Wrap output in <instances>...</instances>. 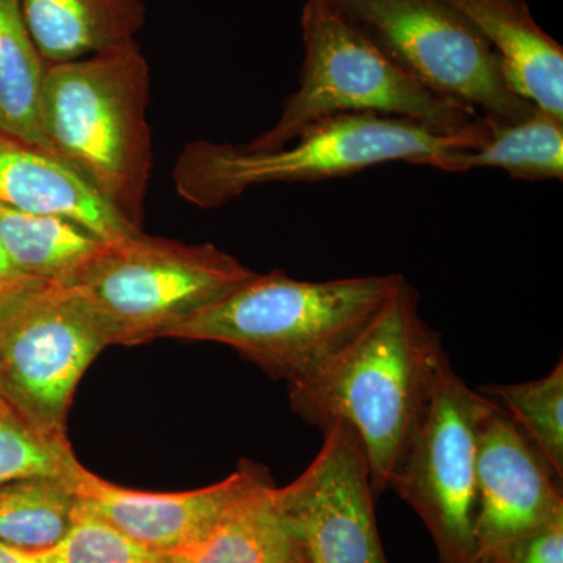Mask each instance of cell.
<instances>
[{"mask_svg":"<svg viewBox=\"0 0 563 563\" xmlns=\"http://www.w3.org/2000/svg\"><path fill=\"white\" fill-rule=\"evenodd\" d=\"M442 336L422 320L420 298L406 277L372 321L318 372L288 384L292 412L324 431L332 422L361 437L374 496L393 473L431 402Z\"/></svg>","mask_w":563,"mask_h":563,"instance_id":"6da1fadb","label":"cell"},{"mask_svg":"<svg viewBox=\"0 0 563 563\" xmlns=\"http://www.w3.org/2000/svg\"><path fill=\"white\" fill-rule=\"evenodd\" d=\"M150 65L139 43L49 63L40 98L47 150L141 229L152 168Z\"/></svg>","mask_w":563,"mask_h":563,"instance_id":"7a4b0ae2","label":"cell"},{"mask_svg":"<svg viewBox=\"0 0 563 563\" xmlns=\"http://www.w3.org/2000/svg\"><path fill=\"white\" fill-rule=\"evenodd\" d=\"M492 125L484 117L472 132L440 133L401 118L336 114L313 122L277 150L195 141L181 151L173 179L184 201L218 209L258 185L339 179L387 163L422 166L440 152L479 146Z\"/></svg>","mask_w":563,"mask_h":563,"instance_id":"3957f363","label":"cell"},{"mask_svg":"<svg viewBox=\"0 0 563 563\" xmlns=\"http://www.w3.org/2000/svg\"><path fill=\"white\" fill-rule=\"evenodd\" d=\"M402 274L310 282L261 274L169 333L228 344L274 379L310 376L373 320Z\"/></svg>","mask_w":563,"mask_h":563,"instance_id":"277c9868","label":"cell"},{"mask_svg":"<svg viewBox=\"0 0 563 563\" xmlns=\"http://www.w3.org/2000/svg\"><path fill=\"white\" fill-rule=\"evenodd\" d=\"M301 27L298 90L285 101L276 124L244 144L247 150H277L313 122L336 114L401 118L440 133L472 132L483 124L476 110L428 90L329 0H307Z\"/></svg>","mask_w":563,"mask_h":563,"instance_id":"5b68a950","label":"cell"},{"mask_svg":"<svg viewBox=\"0 0 563 563\" xmlns=\"http://www.w3.org/2000/svg\"><path fill=\"white\" fill-rule=\"evenodd\" d=\"M257 273L210 243L187 244L143 231L110 242L76 288L110 344L133 346L169 333Z\"/></svg>","mask_w":563,"mask_h":563,"instance_id":"8992f818","label":"cell"},{"mask_svg":"<svg viewBox=\"0 0 563 563\" xmlns=\"http://www.w3.org/2000/svg\"><path fill=\"white\" fill-rule=\"evenodd\" d=\"M107 346L76 288L27 279L0 296V395L52 439L68 440L74 391Z\"/></svg>","mask_w":563,"mask_h":563,"instance_id":"52a82bcc","label":"cell"},{"mask_svg":"<svg viewBox=\"0 0 563 563\" xmlns=\"http://www.w3.org/2000/svg\"><path fill=\"white\" fill-rule=\"evenodd\" d=\"M329 2L428 90L499 122L536 110L514 90L487 41L444 0Z\"/></svg>","mask_w":563,"mask_h":563,"instance_id":"ba28073f","label":"cell"},{"mask_svg":"<svg viewBox=\"0 0 563 563\" xmlns=\"http://www.w3.org/2000/svg\"><path fill=\"white\" fill-rule=\"evenodd\" d=\"M490 399L440 363L431 402L393 473L395 492L431 533L439 563H476L477 433Z\"/></svg>","mask_w":563,"mask_h":563,"instance_id":"9c48e42d","label":"cell"},{"mask_svg":"<svg viewBox=\"0 0 563 563\" xmlns=\"http://www.w3.org/2000/svg\"><path fill=\"white\" fill-rule=\"evenodd\" d=\"M306 472L277 496L303 563H388L374 514V493L361 437L344 422L322 431Z\"/></svg>","mask_w":563,"mask_h":563,"instance_id":"30bf717a","label":"cell"},{"mask_svg":"<svg viewBox=\"0 0 563 563\" xmlns=\"http://www.w3.org/2000/svg\"><path fill=\"white\" fill-rule=\"evenodd\" d=\"M562 479L490 399L477 433L476 563L563 515Z\"/></svg>","mask_w":563,"mask_h":563,"instance_id":"8fae6325","label":"cell"},{"mask_svg":"<svg viewBox=\"0 0 563 563\" xmlns=\"http://www.w3.org/2000/svg\"><path fill=\"white\" fill-rule=\"evenodd\" d=\"M269 481L266 468L247 461L221 483L180 493L131 490L103 481L79 462L70 472L81 506L136 542L165 554L199 542L235 504Z\"/></svg>","mask_w":563,"mask_h":563,"instance_id":"7c38bea8","label":"cell"},{"mask_svg":"<svg viewBox=\"0 0 563 563\" xmlns=\"http://www.w3.org/2000/svg\"><path fill=\"white\" fill-rule=\"evenodd\" d=\"M0 206L68 218L102 239L141 232L49 152L0 132Z\"/></svg>","mask_w":563,"mask_h":563,"instance_id":"4fadbf2b","label":"cell"},{"mask_svg":"<svg viewBox=\"0 0 563 563\" xmlns=\"http://www.w3.org/2000/svg\"><path fill=\"white\" fill-rule=\"evenodd\" d=\"M476 29L515 91L563 118V47L540 27L526 0H444Z\"/></svg>","mask_w":563,"mask_h":563,"instance_id":"5bb4252c","label":"cell"},{"mask_svg":"<svg viewBox=\"0 0 563 563\" xmlns=\"http://www.w3.org/2000/svg\"><path fill=\"white\" fill-rule=\"evenodd\" d=\"M22 16L47 63L88 57L135 43L143 0H20Z\"/></svg>","mask_w":563,"mask_h":563,"instance_id":"9a60e30c","label":"cell"},{"mask_svg":"<svg viewBox=\"0 0 563 563\" xmlns=\"http://www.w3.org/2000/svg\"><path fill=\"white\" fill-rule=\"evenodd\" d=\"M168 563H303L273 481L235 504L199 542L166 554Z\"/></svg>","mask_w":563,"mask_h":563,"instance_id":"2e32d148","label":"cell"},{"mask_svg":"<svg viewBox=\"0 0 563 563\" xmlns=\"http://www.w3.org/2000/svg\"><path fill=\"white\" fill-rule=\"evenodd\" d=\"M0 240L18 272L60 285L77 284L110 244L68 218L5 206H0Z\"/></svg>","mask_w":563,"mask_h":563,"instance_id":"e0dca14e","label":"cell"},{"mask_svg":"<svg viewBox=\"0 0 563 563\" xmlns=\"http://www.w3.org/2000/svg\"><path fill=\"white\" fill-rule=\"evenodd\" d=\"M492 121L490 136L479 146L440 152L422 166L444 173L496 168L514 179L562 180L563 118L536 109L521 121Z\"/></svg>","mask_w":563,"mask_h":563,"instance_id":"ac0fdd59","label":"cell"},{"mask_svg":"<svg viewBox=\"0 0 563 563\" xmlns=\"http://www.w3.org/2000/svg\"><path fill=\"white\" fill-rule=\"evenodd\" d=\"M47 65L33 43L20 0H0V132L49 152L40 128Z\"/></svg>","mask_w":563,"mask_h":563,"instance_id":"d6986e66","label":"cell"},{"mask_svg":"<svg viewBox=\"0 0 563 563\" xmlns=\"http://www.w3.org/2000/svg\"><path fill=\"white\" fill-rule=\"evenodd\" d=\"M77 507L70 473L0 483V543L25 551L51 550L68 533Z\"/></svg>","mask_w":563,"mask_h":563,"instance_id":"ffe728a7","label":"cell"},{"mask_svg":"<svg viewBox=\"0 0 563 563\" xmlns=\"http://www.w3.org/2000/svg\"><path fill=\"white\" fill-rule=\"evenodd\" d=\"M477 391L498 404L558 476L563 477L562 361L542 379L485 385Z\"/></svg>","mask_w":563,"mask_h":563,"instance_id":"44dd1931","label":"cell"},{"mask_svg":"<svg viewBox=\"0 0 563 563\" xmlns=\"http://www.w3.org/2000/svg\"><path fill=\"white\" fill-rule=\"evenodd\" d=\"M77 462L68 440L38 431L0 395V483L29 476H68Z\"/></svg>","mask_w":563,"mask_h":563,"instance_id":"7402d4cb","label":"cell"},{"mask_svg":"<svg viewBox=\"0 0 563 563\" xmlns=\"http://www.w3.org/2000/svg\"><path fill=\"white\" fill-rule=\"evenodd\" d=\"M44 555L47 563H168L80 503L68 533Z\"/></svg>","mask_w":563,"mask_h":563,"instance_id":"603a6c76","label":"cell"},{"mask_svg":"<svg viewBox=\"0 0 563 563\" xmlns=\"http://www.w3.org/2000/svg\"><path fill=\"white\" fill-rule=\"evenodd\" d=\"M481 563H563V515Z\"/></svg>","mask_w":563,"mask_h":563,"instance_id":"cb8c5ba5","label":"cell"},{"mask_svg":"<svg viewBox=\"0 0 563 563\" xmlns=\"http://www.w3.org/2000/svg\"><path fill=\"white\" fill-rule=\"evenodd\" d=\"M27 279H31V277H25L24 274L14 268L9 255H7L5 247H3L2 240H0V296L13 290L14 287Z\"/></svg>","mask_w":563,"mask_h":563,"instance_id":"d4e9b609","label":"cell"},{"mask_svg":"<svg viewBox=\"0 0 563 563\" xmlns=\"http://www.w3.org/2000/svg\"><path fill=\"white\" fill-rule=\"evenodd\" d=\"M0 563H47L44 551H25L0 543Z\"/></svg>","mask_w":563,"mask_h":563,"instance_id":"484cf974","label":"cell"}]
</instances>
